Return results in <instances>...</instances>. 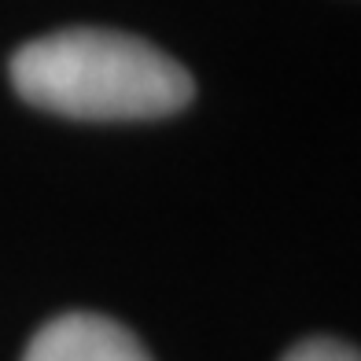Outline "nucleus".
I'll use <instances>...</instances> for the list:
<instances>
[{"label": "nucleus", "mask_w": 361, "mask_h": 361, "mask_svg": "<svg viewBox=\"0 0 361 361\" xmlns=\"http://www.w3.org/2000/svg\"><path fill=\"white\" fill-rule=\"evenodd\" d=\"M11 85L26 104L81 122H144L180 111L195 81L144 37L118 30H59L11 56Z\"/></svg>", "instance_id": "f257e3e1"}, {"label": "nucleus", "mask_w": 361, "mask_h": 361, "mask_svg": "<svg viewBox=\"0 0 361 361\" xmlns=\"http://www.w3.org/2000/svg\"><path fill=\"white\" fill-rule=\"evenodd\" d=\"M281 361H357V350L339 339L317 336V339H302L299 347H291Z\"/></svg>", "instance_id": "7ed1b4c3"}, {"label": "nucleus", "mask_w": 361, "mask_h": 361, "mask_svg": "<svg viewBox=\"0 0 361 361\" xmlns=\"http://www.w3.org/2000/svg\"><path fill=\"white\" fill-rule=\"evenodd\" d=\"M23 361H152V354L104 314H63L30 339Z\"/></svg>", "instance_id": "f03ea898"}]
</instances>
